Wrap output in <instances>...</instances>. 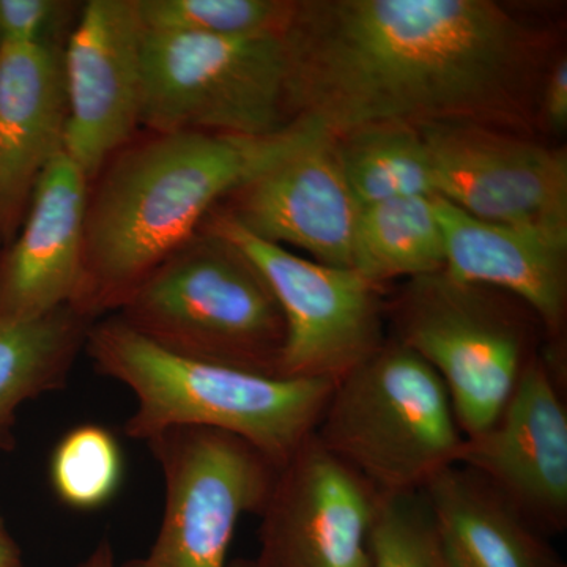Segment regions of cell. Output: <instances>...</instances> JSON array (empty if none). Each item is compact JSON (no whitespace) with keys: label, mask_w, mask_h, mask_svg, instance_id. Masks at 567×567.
<instances>
[{"label":"cell","mask_w":567,"mask_h":567,"mask_svg":"<svg viewBox=\"0 0 567 567\" xmlns=\"http://www.w3.org/2000/svg\"><path fill=\"white\" fill-rule=\"evenodd\" d=\"M144 39L137 0H87L63 51L65 153L89 182L141 130Z\"/></svg>","instance_id":"obj_13"},{"label":"cell","mask_w":567,"mask_h":567,"mask_svg":"<svg viewBox=\"0 0 567 567\" xmlns=\"http://www.w3.org/2000/svg\"><path fill=\"white\" fill-rule=\"evenodd\" d=\"M212 212L260 240L301 249L320 264L352 268L360 205L327 132L227 194Z\"/></svg>","instance_id":"obj_14"},{"label":"cell","mask_w":567,"mask_h":567,"mask_svg":"<svg viewBox=\"0 0 567 567\" xmlns=\"http://www.w3.org/2000/svg\"><path fill=\"white\" fill-rule=\"evenodd\" d=\"M417 128L436 197L481 221L567 235L565 147L473 123Z\"/></svg>","instance_id":"obj_10"},{"label":"cell","mask_w":567,"mask_h":567,"mask_svg":"<svg viewBox=\"0 0 567 567\" xmlns=\"http://www.w3.org/2000/svg\"><path fill=\"white\" fill-rule=\"evenodd\" d=\"M89 178L65 152L43 174L20 233L0 249V319L70 306L80 278Z\"/></svg>","instance_id":"obj_17"},{"label":"cell","mask_w":567,"mask_h":567,"mask_svg":"<svg viewBox=\"0 0 567 567\" xmlns=\"http://www.w3.org/2000/svg\"><path fill=\"white\" fill-rule=\"evenodd\" d=\"M80 567H117L114 561V551L110 540L103 539L91 555L81 563Z\"/></svg>","instance_id":"obj_28"},{"label":"cell","mask_w":567,"mask_h":567,"mask_svg":"<svg viewBox=\"0 0 567 567\" xmlns=\"http://www.w3.org/2000/svg\"><path fill=\"white\" fill-rule=\"evenodd\" d=\"M69 100L63 51L14 44L0 51V244L20 233L33 193L65 152Z\"/></svg>","instance_id":"obj_16"},{"label":"cell","mask_w":567,"mask_h":567,"mask_svg":"<svg viewBox=\"0 0 567 567\" xmlns=\"http://www.w3.org/2000/svg\"><path fill=\"white\" fill-rule=\"evenodd\" d=\"M290 121L527 132L550 39L491 0H301L282 32Z\"/></svg>","instance_id":"obj_1"},{"label":"cell","mask_w":567,"mask_h":567,"mask_svg":"<svg viewBox=\"0 0 567 567\" xmlns=\"http://www.w3.org/2000/svg\"><path fill=\"white\" fill-rule=\"evenodd\" d=\"M203 226L237 246L270 286L286 322L279 377L336 385L385 344L382 287L353 268L305 259L216 212Z\"/></svg>","instance_id":"obj_8"},{"label":"cell","mask_w":567,"mask_h":567,"mask_svg":"<svg viewBox=\"0 0 567 567\" xmlns=\"http://www.w3.org/2000/svg\"><path fill=\"white\" fill-rule=\"evenodd\" d=\"M122 480V447L104 425H76L52 451V491L70 509H102L117 495Z\"/></svg>","instance_id":"obj_22"},{"label":"cell","mask_w":567,"mask_h":567,"mask_svg":"<svg viewBox=\"0 0 567 567\" xmlns=\"http://www.w3.org/2000/svg\"><path fill=\"white\" fill-rule=\"evenodd\" d=\"M320 132L309 121L264 137L140 130L89 182L71 308L93 322L115 315L227 194Z\"/></svg>","instance_id":"obj_2"},{"label":"cell","mask_w":567,"mask_h":567,"mask_svg":"<svg viewBox=\"0 0 567 567\" xmlns=\"http://www.w3.org/2000/svg\"><path fill=\"white\" fill-rule=\"evenodd\" d=\"M145 32L200 37L282 33L290 0H137Z\"/></svg>","instance_id":"obj_23"},{"label":"cell","mask_w":567,"mask_h":567,"mask_svg":"<svg viewBox=\"0 0 567 567\" xmlns=\"http://www.w3.org/2000/svg\"><path fill=\"white\" fill-rule=\"evenodd\" d=\"M451 567H567L484 477L453 465L423 488Z\"/></svg>","instance_id":"obj_18"},{"label":"cell","mask_w":567,"mask_h":567,"mask_svg":"<svg viewBox=\"0 0 567 567\" xmlns=\"http://www.w3.org/2000/svg\"><path fill=\"white\" fill-rule=\"evenodd\" d=\"M333 137L339 166L360 208L435 196L431 158L417 126L372 123Z\"/></svg>","instance_id":"obj_21"},{"label":"cell","mask_w":567,"mask_h":567,"mask_svg":"<svg viewBox=\"0 0 567 567\" xmlns=\"http://www.w3.org/2000/svg\"><path fill=\"white\" fill-rule=\"evenodd\" d=\"M82 7L78 0H0V51L14 44L65 51Z\"/></svg>","instance_id":"obj_25"},{"label":"cell","mask_w":567,"mask_h":567,"mask_svg":"<svg viewBox=\"0 0 567 567\" xmlns=\"http://www.w3.org/2000/svg\"><path fill=\"white\" fill-rule=\"evenodd\" d=\"M0 567H25L21 548L0 514Z\"/></svg>","instance_id":"obj_27"},{"label":"cell","mask_w":567,"mask_h":567,"mask_svg":"<svg viewBox=\"0 0 567 567\" xmlns=\"http://www.w3.org/2000/svg\"><path fill=\"white\" fill-rule=\"evenodd\" d=\"M537 118L547 130L561 136L567 130V59L559 55L551 63L540 87Z\"/></svg>","instance_id":"obj_26"},{"label":"cell","mask_w":567,"mask_h":567,"mask_svg":"<svg viewBox=\"0 0 567 567\" xmlns=\"http://www.w3.org/2000/svg\"><path fill=\"white\" fill-rule=\"evenodd\" d=\"M282 33L145 32L141 130L264 137L292 123Z\"/></svg>","instance_id":"obj_7"},{"label":"cell","mask_w":567,"mask_h":567,"mask_svg":"<svg viewBox=\"0 0 567 567\" xmlns=\"http://www.w3.org/2000/svg\"><path fill=\"white\" fill-rule=\"evenodd\" d=\"M227 567H262L257 563V559H237L233 565Z\"/></svg>","instance_id":"obj_29"},{"label":"cell","mask_w":567,"mask_h":567,"mask_svg":"<svg viewBox=\"0 0 567 567\" xmlns=\"http://www.w3.org/2000/svg\"><path fill=\"white\" fill-rule=\"evenodd\" d=\"M0 249H2V244H0Z\"/></svg>","instance_id":"obj_30"},{"label":"cell","mask_w":567,"mask_h":567,"mask_svg":"<svg viewBox=\"0 0 567 567\" xmlns=\"http://www.w3.org/2000/svg\"><path fill=\"white\" fill-rule=\"evenodd\" d=\"M164 352L279 377L286 322L256 265L200 226L115 312Z\"/></svg>","instance_id":"obj_4"},{"label":"cell","mask_w":567,"mask_h":567,"mask_svg":"<svg viewBox=\"0 0 567 567\" xmlns=\"http://www.w3.org/2000/svg\"><path fill=\"white\" fill-rule=\"evenodd\" d=\"M92 323L71 306L31 320L0 319V451L17 446L22 405L66 386Z\"/></svg>","instance_id":"obj_19"},{"label":"cell","mask_w":567,"mask_h":567,"mask_svg":"<svg viewBox=\"0 0 567 567\" xmlns=\"http://www.w3.org/2000/svg\"><path fill=\"white\" fill-rule=\"evenodd\" d=\"M352 268L382 287L445 270L446 248L436 196H410L365 205L354 227Z\"/></svg>","instance_id":"obj_20"},{"label":"cell","mask_w":567,"mask_h":567,"mask_svg":"<svg viewBox=\"0 0 567 567\" xmlns=\"http://www.w3.org/2000/svg\"><path fill=\"white\" fill-rule=\"evenodd\" d=\"M147 445L163 472L162 527L148 554L122 567H227L238 522L260 516L278 468L213 429H171Z\"/></svg>","instance_id":"obj_9"},{"label":"cell","mask_w":567,"mask_h":567,"mask_svg":"<svg viewBox=\"0 0 567 567\" xmlns=\"http://www.w3.org/2000/svg\"><path fill=\"white\" fill-rule=\"evenodd\" d=\"M394 334L445 383L464 436L494 423L539 349L536 316L516 298L454 281L445 274L410 279L390 306Z\"/></svg>","instance_id":"obj_6"},{"label":"cell","mask_w":567,"mask_h":567,"mask_svg":"<svg viewBox=\"0 0 567 567\" xmlns=\"http://www.w3.org/2000/svg\"><path fill=\"white\" fill-rule=\"evenodd\" d=\"M445 237V274L488 287L527 306L548 339L546 357L566 374L567 235L481 221L436 197Z\"/></svg>","instance_id":"obj_15"},{"label":"cell","mask_w":567,"mask_h":567,"mask_svg":"<svg viewBox=\"0 0 567 567\" xmlns=\"http://www.w3.org/2000/svg\"><path fill=\"white\" fill-rule=\"evenodd\" d=\"M315 435L379 495L423 491L465 439L443 380L393 338L336 383Z\"/></svg>","instance_id":"obj_5"},{"label":"cell","mask_w":567,"mask_h":567,"mask_svg":"<svg viewBox=\"0 0 567 567\" xmlns=\"http://www.w3.org/2000/svg\"><path fill=\"white\" fill-rule=\"evenodd\" d=\"M566 386L543 350L494 423L465 436L457 458L547 537L567 529Z\"/></svg>","instance_id":"obj_11"},{"label":"cell","mask_w":567,"mask_h":567,"mask_svg":"<svg viewBox=\"0 0 567 567\" xmlns=\"http://www.w3.org/2000/svg\"><path fill=\"white\" fill-rule=\"evenodd\" d=\"M84 352L136 399L125 434L147 443L177 427L238 436L281 468L315 434L333 383L256 374L164 352L121 317L95 320Z\"/></svg>","instance_id":"obj_3"},{"label":"cell","mask_w":567,"mask_h":567,"mask_svg":"<svg viewBox=\"0 0 567 567\" xmlns=\"http://www.w3.org/2000/svg\"><path fill=\"white\" fill-rule=\"evenodd\" d=\"M379 494L312 434L276 473L260 524L262 567H371Z\"/></svg>","instance_id":"obj_12"},{"label":"cell","mask_w":567,"mask_h":567,"mask_svg":"<svg viewBox=\"0 0 567 567\" xmlns=\"http://www.w3.org/2000/svg\"><path fill=\"white\" fill-rule=\"evenodd\" d=\"M369 558L371 567H451L423 491L379 495Z\"/></svg>","instance_id":"obj_24"}]
</instances>
